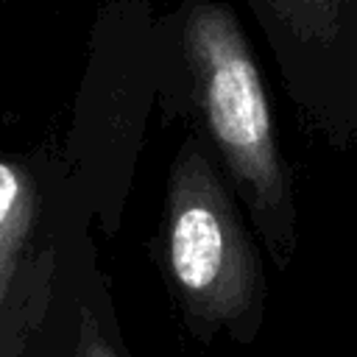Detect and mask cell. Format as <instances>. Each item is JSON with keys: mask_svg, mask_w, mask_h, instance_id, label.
I'll list each match as a JSON object with an SVG mask.
<instances>
[{"mask_svg": "<svg viewBox=\"0 0 357 357\" xmlns=\"http://www.w3.org/2000/svg\"><path fill=\"white\" fill-rule=\"evenodd\" d=\"M31 223V195L20 170L0 159V298L8 287L17 251Z\"/></svg>", "mask_w": 357, "mask_h": 357, "instance_id": "cell-4", "label": "cell"}, {"mask_svg": "<svg viewBox=\"0 0 357 357\" xmlns=\"http://www.w3.org/2000/svg\"><path fill=\"white\" fill-rule=\"evenodd\" d=\"M81 357H117V354H114V351H112V349H109V346L95 335V329H92V332L86 329V332H84Z\"/></svg>", "mask_w": 357, "mask_h": 357, "instance_id": "cell-5", "label": "cell"}, {"mask_svg": "<svg viewBox=\"0 0 357 357\" xmlns=\"http://www.w3.org/2000/svg\"><path fill=\"white\" fill-rule=\"evenodd\" d=\"M187 59L206 126L237 178L262 209L284 201L279 151L265 86L251 47L220 3H195L184 25Z\"/></svg>", "mask_w": 357, "mask_h": 357, "instance_id": "cell-1", "label": "cell"}, {"mask_svg": "<svg viewBox=\"0 0 357 357\" xmlns=\"http://www.w3.org/2000/svg\"><path fill=\"white\" fill-rule=\"evenodd\" d=\"M170 271L190 304L215 318L248 310L257 265L209 165L190 153L176 167L167 220Z\"/></svg>", "mask_w": 357, "mask_h": 357, "instance_id": "cell-2", "label": "cell"}, {"mask_svg": "<svg viewBox=\"0 0 357 357\" xmlns=\"http://www.w3.org/2000/svg\"><path fill=\"white\" fill-rule=\"evenodd\" d=\"M265 25L307 53L357 45V0H251Z\"/></svg>", "mask_w": 357, "mask_h": 357, "instance_id": "cell-3", "label": "cell"}]
</instances>
